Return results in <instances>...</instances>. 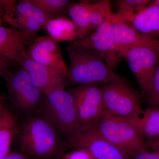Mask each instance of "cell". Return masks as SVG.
I'll list each match as a JSON object with an SVG mask.
<instances>
[{
	"label": "cell",
	"instance_id": "cell-4",
	"mask_svg": "<svg viewBox=\"0 0 159 159\" xmlns=\"http://www.w3.org/2000/svg\"><path fill=\"white\" fill-rule=\"evenodd\" d=\"M93 126L102 137L130 157L139 152L148 151L140 132L128 119L105 115Z\"/></svg>",
	"mask_w": 159,
	"mask_h": 159
},
{
	"label": "cell",
	"instance_id": "cell-31",
	"mask_svg": "<svg viewBox=\"0 0 159 159\" xmlns=\"http://www.w3.org/2000/svg\"><path fill=\"white\" fill-rule=\"evenodd\" d=\"M155 3L156 4L157 6L159 8V0H156V1H154Z\"/></svg>",
	"mask_w": 159,
	"mask_h": 159
},
{
	"label": "cell",
	"instance_id": "cell-2",
	"mask_svg": "<svg viewBox=\"0 0 159 159\" xmlns=\"http://www.w3.org/2000/svg\"><path fill=\"white\" fill-rule=\"evenodd\" d=\"M66 50L70 61L68 83L104 84L127 81L115 74L102 57L91 49L71 43Z\"/></svg>",
	"mask_w": 159,
	"mask_h": 159
},
{
	"label": "cell",
	"instance_id": "cell-14",
	"mask_svg": "<svg viewBox=\"0 0 159 159\" xmlns=\"http://www.w3.org/2000/svg\"><path fill=\"white\" fill-rule=\"evenodd\" d=\"M112 33L116 50L145 47L159 51V40L151 38L142 34L130 23L124 22L112 23Z\"/></svg>",
	"mask_w": 159,
	"mask_h": 159
},
{
	"label": "cell",
	"instance_id": "cell-5",
	"mask_svg": "<svg viewBox=\"0 0 159 159\" xmlns=\"http://www.w3.org/2000/svg\"><path fill=\"white\" fill-rule=\"evenodd\" d=\"M3 78L10 103L20 113L29 116L42 108L45 95L32 84L22 67L10 69Z\"/></svg>",
	"mask_w": 159,
	"mask_h": 159
},
{
	"label": "cell",
	"instance_id": "cell-12",
	"mask_svg": "<svg viewBox=\"0 0 159 159\" xmlns=\"http://www.w3.org/2000/svg\"><path fill=\"white\" fill-rule=\"evenodd\" d=\"M20 66L26 71L32 84L45 95L56 90L65 89L67 84L66 76L40 64L31 59L28 54L24 57Z\"/></svg>",
	"mask_w": 159,
	"mask_h": 159
},
{
	"label": "cell",
	"instance_id": "cell-3",
	"mask_svg": "<svg viewBox=\"0 0 159 159\" xmlns=\"http://www.w3.org/2000/svg\"><path fill=\"white\" fill-rule=\"evenodd\" d=\"M42 109L59 135L68 139L81 131L74 96L65 89L46 94Z\"/></svg>",
	"mask_w": 159,
	"mask_h": 159
},
{
	"label": "cell",
	"instance_id": "cell-33",
	"mask_svg": "<svg viewBox=\"0 0 159 159\" xmlns=\"http://www.w3.org/2000/svg\"><path fill=\"white\" fill-rule=\"evenodd\" d=\"M159 150V144L158 145L156 149V150ZM156 150H155V151H156Z\"/></svg>",
	"mask_w": 159,
	"mask_h": 159
},
{
	"label": "cell",
	"instance_id": "cell-27",
	"mask_svg": "<svg viewBox=\"0 0 159 159\" xmlns=\"http://www.w3.org/2000/svg\"><path fill=\"white\" fill-rule=\"evenodd\" d=\"M11 65L6 60L0 57V77H4L10 70Z\"/></svg>",
	"mask_w": 159,
	"mask_h": 159
},
{
	"label": "cell",
	"instance_id": "cell-16",
	"mask_svg": "<svg viewBox=\"0 0 159 159\" xmlns=\"http://www.w3.org/2000/svg\"><path fill=\"white\" fill-rule=\"evenodd\" d=\"M142 34L153 39L159 37V8L155 2L146 6L129 22Z\"/></svg>",
	"mask_w": 159,
	"mask_h": 159
},
{
	"label": "cell",
	"instance_id": "cell-29",
	"mask_svg": "<svg viewBox=\"0 0 159 159\" xmlns=\"http://www.w3.org/2000/svg\"><path fill=\"white\" fill-rule=\"evenodd\" d=\"M29 157L22 152H9L1 159H30Z\"/></svg>",
	"mask_w": 159,
	"mask_h": 159
},
{
	"label": "cell",
	"instance_id": "cell-11",
	"mask_svg": "<svg viewBox=\"0 0 159 159\" xmlns=\"http://www.w3.org/2000/svg\"><path fill=\"white\" fill-rule=\"evenodd\" d=\"M31 59L67 77L69 67L62 57L59 42L50 36H39L27 48Z\"/></svg>",
	"mask_w": 159,
	"mask_h": 159
},
{
	"label": "cell",
	"instance_id": "cell-25",
	"mask_svg": "<svg viewBox=\"0 0 159 159\" xmlns=\"http://www.w3.org/2000/svg\"><path fill=\"white\" fill-rule=\"evenodd\" d=\"M63 159H96L88 151L82 148L74 149L70 152L63 155Z\"/></svg>",
	"mask_w": 159,
	"mask_h": 159
},
{
	"label": "cell",
	"instance_id": "cell-10",
	"mask_svg": "<svg viewBox=\"0 0 159 159\" xmlns=\"http://www.w3.org/2000/svg\"><path fill=\"white\" fill-rule=\"evenodd\" d=\"M71 43L85 47L96 52L113 70L120 62L121 57L114 44L112 23L110 21L107 20L94 29L82 39Z\"/></svg>",
	"mask_w": 159,
	"mask_h": 159
},
{
	"label": "cell",
	"instance_id": "cell-23",
	"mask_svg": "<svg viewBox=\"0 0 159 159\" xmlns=\"http://www.w3.org/2000/svg\"><path fill=\"white\" fill-rule=\"evenodd\" d=\"M43 12L55 16H64L67 13L70 2L67 0H29Z\"/></svg>",
	"mask_w": 159,
	"mask_h": 159
},
{
	"label": "cell",
	"instance_id": "cell-17",
	"mask_svg": "<svg viewBox=\"0 0 159 159\" xmlns=\"http://www.w3.org/2000/svg\"><path fill=\"white\" fill-rule=\"evenodd\" d=\"M19 128L14 115L6 108L0 116V159L10 152L11 143Z\"/></svg>",
	"mask_w": 159,
	"mask_h": 159
},
{
	"label": "cell",
	"instance_id": "cell-1",
	"mask_svg": "<svg viewBox=\"0 0 159 159\" xmlns=\"http://www.w3.org/2000/svg\"><path fill=\"white\" fill-rule=\"evenodd\" d=\"M18 147L21 152L38 159L62 156L66 144L42 114L29 116L19 128Z\"/></svg>",
	"mask_w": 159,
	"mask_h": 159
},
{
	"label": "cell",
	"instance_id": "cell-13",
	"mask_svg": "<svg viewBox=\"0 0 159 159\" xmlns=\"http://www.w3.org/2000/svg\"><path fill=\"white\" fill-rule=\"evenodd\" d=\"M29 43L22 33L13 27L0 26V57L11 64L20 66Z\"/></svg>",
	"mask_w": 159,
	"mask_h": 159
},
{
	"label": "cell",
	"instance_id": "cell-21",
	"mask_svg": "<svg viewBox=\"0 0 159 159\" xmlns=\"http://www.w3.org/2000/svg\"><path fill=\"white\" fill-rule=\"evenodd\" d=\"M12 11L14 13L27 16L33 18L39 23L43 28L51 20L61 17L46 14L37 6L29 2V0H21L16 2Z\"/></svg>",
	"mask_w": 159,
	"mask_h": 159
},
{
	"label": "cell",
	"instance_id": "cell-24",
	"mask_svg": "<svg viewBox=\"0 0 159 159\" xmlns=\"http://www.w3.org/2000/svg\"><path fill=\"white\" fill-rule=\"evenodd\" d=\"M145 97L150 107L159 108V63L152 76Z\"/></svg>",
	"mask_w": 159,
	"mask_h": 159
},
{
	"label": "cell",
	"instance_id": "cell-18",
	"mask_svg": "<svg viewBox=\"0 0 159 159\" xmlns=\"http://www.w3.org/2000/svg\"><path fill=\"white\" fill-rule=\"evenodd\" d=\"M44 28L49 36L57 41L72 42L79 39L78 31L73 22L65 17L51 20Z\"/></svg>",
	"mask_w": 159,
	"mask_h": 159
},
{
	"label": "cell",
	"instance_id": "cell-6",
	"mask_svg": "<svg viewBox=\"0 0 159 159\" xmlns=\"http://www.w3.org/2000/svg\"><path fill=\"white\" fill-rule=\"evenodd\" d=\"M100 88L106 115L131 119L143 111L141 96L128 81L102 84Z\"/></svg>",
	"mask_w": 159,
	"mask_h": 159
},
{
	"label": "cell",
	"instance_id": "cell-28",
	"mask_svg": "<svg viewBox=\"0 0 159 159\" xmlns=\"http://www.w3.org/2000/svg\"><path fill=\"white\" fill-rule=\"evenodd\" d=\"M11 2V0H0V19L4 20L8 7Z\"/></svg>",
	"mask_w": 159,
	"mask_h": 159
},
{
	"label": "cell",
	"instance_id": "cell-8",
	"mask_svg": "<svg viewBox=\"0 0 159 159\" xmlns=\"http://www.w3.org/2000/svg\"><path fill=\"white\" fill-rule=\"evenodd\" d=\"M116 51L128 62L142 94L145 96L152 76L159 63V51L145 47L121 48Z\"/></svg>",
	"mask_w": 159,
	"mask_h": 159
},
{
	"label": "cell",
	"instance_id": "cell-15",
	"mask_svg": "<svg viewBox=\"0 0 159 159\" xmlns=\"http://www.w3.org/2000/svg\"><path fill=\"white\" fill-rule=\"evenodd\" d=\"M127 119L138 129L147 148L156 150L159 144V108L149 107L138 116Z\"/></svg>",
	"mask_w": 159,
	"mask_h": 159
},
{
	"label": "cell",
	"instance_id": "cell-7",
	"mask_svg": "<svg viewBox=\"0 0 159 159\" xmlns=\"http://www.w3.org/2000/svg\"><path fill=\"white\" fill-rule=\"evenodd\" d=\"M74 96L81 131L93 126L106 115L100 86L79 85L71 92Z\"/></svg>",
	"mask_w": 159,
	"mask_h": 159
},
{
	"label": "cell",
	"instance_id": "cell-19",
	"mask_svg": "<svg viewBox=\"0 0 159 159\" xmlns=\"http://www.w3.org/2000/svg\"><path fill=\"white\" fill-rule=\"evenodd\" d=\"M67 14L77 28L79 39H82L93 31L90 21L88 1L71 2Z\"/></svg>",
	"mask_w": 159,
	"mask_h": 159
},
{
	"label": "cell",
	"instance_id": "cell-9",
	"mask_svg": "<svg viewBox=\"0 0 159 159\" xmlns=\"http://www.w3.org/2000/svg\"><path fill=\"white\" fill-rule=\"evenodd\" d=\"M67 147L82 148L96 159H130V157L105 139L94 126L86 129L67 139Z\"/></svg>",
	"mask_w": 159,
	"mask_h": 159
},
{
	"label": "cell",
	"instance_id": "cell-32",
	"mask_svg": "<svg viewBox=\"0 0 159 159\" xmlns=\"http://www.w3.org/2000/svg\"><path fill=\"white\" fill-rule=\"evenodd\" d=\"M3 20L0 19V26L2 25V24Z\"/></svg>",
	"mask_w": 159,
	"mask_h": 159
},
{
	"label": "cell",
	"instance_id": "cell-26",
	"mask_svg": "<svg viewBox=\"0 0 159 159\" xmlns=\"http://www.w3.org/2000/svg\"><path fill=\"white\" fill-rule=\"evenodd\" d=\"M132 159H159V150L154 151L153 152L148 151L142 152L132 157Z\"/></svg>",
	"mask_w": 159,
	"mask_h": 159
},
{
	"label": "cell",
	"instance_id": "cell-20",
	"mask_svg": "<svg viewBox=\"0 0 159 159\" xmlns=\"http://www.w3.org/2000/svg\"><path fill=\"white\" fill-rule=\"evenodd\" d=\"M149 0H123L119 2V9L113 13L108 20L112 23L128 22L151 2Z\"/></svg>",
	"mask_w": 159,
	"mask_h": 159
},
{
	"label": "cell",
	"instance_id": "cell-30",
	"mask_svg": "<svg viewBox=\"0 0 159 159\" xmlns=\"http://www.w3.org/2000/svg\"><path fill=\"white\" fill-rule=\"evenodd\" d=\"M7 108L6 103V97L3 94H0V116Z\"/></svg>",
	"mask_w": 159,
	"mask_h": 159
},
{
	"label": "cell",
	"instance_id": "cell-22",
	"mask_svg": "<svg viewBox=\"0 0 159 159\" xmlns=\"http://www.w3.org/2000/svg\"><path fill=\"white\" fill-rule=\"evenodd\" d=\"M88 6L93 31L107 21L113 14L111 2L108 0H102L93 3L88 1Z\"/></svg>",
	"mask_w": 159,
	"mask_h": 159
}]
</instances>
